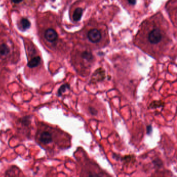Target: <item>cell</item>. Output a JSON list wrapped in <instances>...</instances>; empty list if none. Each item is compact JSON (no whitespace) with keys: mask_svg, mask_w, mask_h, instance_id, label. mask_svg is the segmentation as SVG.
Wrapping results in <instances>:
<instances>
[{"mask_svg":"<svg viewBox=\"0 0 177 177\" xmlns=\"http://www.w3.org/2000/svg\"><path fill=\"white\" fill-rule=\"evenodd\" d=\"M88 177H101L100 176V175H98L97 174H91L89 175Z\"/></svg>","mask_w":177,"mask_h":177,"instance_id":"cell-17","label":"cell"},{"mask_svg":"<svg viewBox=\"0 0 177 177\" xmlns=\"http://www.w3.org/2000/svg\"><path fill=\"white\" fill-rule=\"evenodd\" d=\"M106 78V72L103 68H99L96 70L93 74L91 79V83H96L103 81Z\"/></svg>","mask_w":177,"mask_h":177,"instance_id":"cell-2","label":"cell"},{"mask_svg":"<svg viewBox=\"0 0 177 177\" xmlns=\"http://www.w3.org/2000/svg\"><path fill=\"white\" fill-rule=\"evenodd\" d=\"M40 62H41V58L40 56H36L29 61L27 65L30 68H34L38 66V65L40 64Z\"/></svg>","mask_w":177,"mask_h":177,"instance_id":"cell-7","label":"cell"},{"mask_svg":"<svg viewBox=\"0 0 177 177\" xmlns=\"http://www.w3.org/2000/svg\"><path fill=\"white\" fill-rule=\"evenodd\" d=\"M45 37L47 41L54 42L58 38V34L56 31L53 29H48L45 31Z\"/></svg>","mask_w":177,"mask_h":177,"instance_id":"cell-4","label":"cell"},{"mask_svg":"<svg viewBox=\"0 0 177 177\" xmlns=\"http://www.w3.org/2000/svg\"><path fill=\"white\" fill-rule=\"evenodd\" d=\"M30 117H25L23 118H22V120H21V122L24 125H28L30 123Z\"/></svg>","mask_w":177,"mask_h":177,"instance_id":"cell-13","label":"cell"},{"mask_svg":"<svg viewBox=\"0 0 177 177\" xmlns=\"http://www.w3.org/2000/svg\"><path fill=\"white\" fill-rule=\"evenodd\" d=\"M87 37L88 40H90V41L91 43H98L101 40L102 35L101 32L99 30L94 29L88 32Z\"/></svg>","mask_w":177,"mask_h":177,"instance_id":"cell-3","label":"cell"},{"mask_svg":"<svg viewBox=\"0 0 177 177\" xmlns=\"http://www.w3.org/2000/svg\"><path fill=\"white\" fill-rule=\"evenodd\" d=\"M10 50L8 48L7 45L5 44H2L0 45V55L1 56H7L10 53Z\"/></svg>","mask_w":177,"mask_h":177,"instance_id":"cell-9","label":"cell"},{"mask_svg":"<svg viewBox=\"0 0 177 177\" xmlns=\"http://www.w3.org/2000/svg\"><path fill=\"white\" fill-rule=\"evenodd\" d=\"M70 89V86L68 84H64V85H62L59 89H58V95L59 96H60L62 95L63 93L66 91L67 90H69Z\"/></svg>","mask_w":177,"mask_h":177,"instance_id":"cell-12","label":"cell"},{"mask_svg":"<svg viewBox=\"0 0 177 177\" xmlns=\"http://www.w3.org/2000/svg\"><path fill=\"white\" fill-rule=\"evenodd\" d=\"M164 103L161 101H154L150 104L149 108L156 109L157 108H160L164 106Z\"/></svg>","mask_w":177,"mask_h":177,"instance_id":"cell-10","label":"cell"},{"mask_svg":"<svg viewBox=\"0 0 177 177\" xmlns=\"http://www.w3.org/2000/svg\"><path fill=\"white\" fill-rule=\"evenodd\" d=\"M40 140L44 144H49L53 141L51 134L48 132H44L40 136Z\"/></svg>","mask_w":177,"mask_h":177,"instance_id":"cell-5","label":"cell"},{"mask_svg":"<svg viewBox=\"0 0 177 177\" xmlns=\"http://www.w3.org/2000/svg\"><path fill=\"white\" fill-rule=\"evenodd\" d=\"M128 1L131 5H135L136 3V0H128Z\"/></svg>","mask_w":177,"mask_h":177,"instance_id":"cell-16","label":"cell"},{"mask_svg":"<svg viewBox=\"0 0 177 177\" xmlns=\"http://www.w3.org/2000/svg\"><path fill=\"white\" fill-rule=\"evenodd\" d=\"M89 111L91 114H92L93 116H96L97 114V111L96 109H95L94 108L92 107H89Z\"/></svg>","mask_w":177,"mask_h":177,"instance_id":"cell-14","label":"cell"},{"mask_svg":"<svg viewBox=\"0 0 177 177\" xmlns=\"http://www.w3.org/2000/svg\"><path fill=\"white\" fill-rule=\"evenodd\" d=\"M162 33L161 30L158 29H155L152 30L148 35L149 42L152 45H157L162 40Z\"/></svg>","mask_w":177,"mask_h":177,"instance_id":"cell-1","label":"cell"},{"mask_svg":"<svg viewBox=\"0 0 177 177\" xmlns=\"http://www.w3.org/2000/svg\"><path fill=\"white\" fill-rule=\"evenodd\" d=\"M81 56L83 59V60L89 63H91L94 59V56L91 52L87 50H85L82 52Z\"/></svg>","mask_w":177,"mask_h":177,"instance_id":"cell-6","label":"cell"},{"mask_svg":"<svg viewBox=\"0 0 177 177\" xmlns=\"http://www.w3.org/2000/svg\"><path fill=\"white\" fill-rule=\"evenodd\" d=\"M21 25L23 30H26L30 27V22L26 18H22L21 20Z\"/></svg>","mask_w":177,"mask_h":177,"instance_id":"cell-11","label":"cell"},{"mask_svg":"<svg viewBox=\"0 0 177 177\" xmlns=\"http://www.w3.org/2000/svg\"><path fill=\"white\" fill-rule=\"evenodd\" d=\"M12 1L14 3H19L22 2V0H12Z\"/></svg>","mask_w":177,"mask_h":177,"instance_id":"cell-18","label":"cell"},{"mask_svg":"<svg viewBox=\"0 0 177 177\" xmlns=\"http://www.w3.org/2000/svg\"><path fill=\"white\" fill-rule=\"evenodd\" d=\"M152 132V126H151V125H149L147 126V134L150 135V134H151Z\"/></svg>","mask_w":177,"mask_h":177,"instance_id":"cell-15","label":"cell"},{"mask_svg":"<svg viewBox=\"0 0 177 177\" xmlns=\"http://www.w3.org/2000/svg\"><path fill=\"white\" fill-rule=\"evenodd\" d=\"M83 14V10L81 8H77L75 10L73 15V20L77 21L80 20Z\"/></svg>","mask_w":177,"mask_h":177,"instance_id":"cell-8","label":"cell"}]
</instances>
